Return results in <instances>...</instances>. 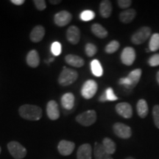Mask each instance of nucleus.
Returning a JSON list of instances; mask_svg holds the SVG:
<instances>
[{"label":"nucleus","mask_w":159,"mask_h":159,"mask_svg":"<svg viewBox=\"0 0 159 159\" xmlns=\"http://www.w3.org/2000/svg\"><path fill=\"white\" fill-rule=\"evenodd\" d=\"M21 117L30 121H38L42 117V109L37 105L26 104L23 105L19 109Z\"/></svg>","instance_id":"1"},{"label":"nucleus","mask_w":159,"mask_h":159,"mask_svg":"<svg viewBox=\"0 0 159 159\" xmlns=\"http://www.w3.org/2000/svg\"><path fill=\"white\" fill-rule=\"evenodd\" d=\"M78 77V73L74 69L63 67L58 77V83L62 86H67L74 83Z\"/></svg>","instance_id":"2"},{"label":"nucleus","mask_w":159,"mask_h":159,"mask_svg":"<svg viewBox=\"0 0 159 159\" xmlns=\"http://www.w3.org/2000/svg\"><path fill=\"white\" fill-rule=\"evenodd\" d=\"M151 35V28L147 26L141 27L135 32L131 36V41L136 45L144 43Z\"/></svg>","instance_id":"3"},{"label":"nucleus","mask_w":159,"mask_h":159,"mask_svg":"<svg viewBox=\"0 0 159 159\" xmlns=\"http://www.w3.org/2000/svg\"><path fill=\"white\" fill-rule=\"evenodd\" d=\"M97 113L94 110H89L77 115L76 121L79 124L85 127H89L94 124L97 121Z\"/></svg>","instance_id":"4"},{"label":"nucleus","mask_w":159,"mask_h":159,"mask_svg":"<svg viewBox=\"0 0 159 159\" xmlns=\"http://www.w3.org/2000/svg\"><path fill=\"white\" fill-rule=\"evenodd\" d=\"M97 89H98V85L96 81H94V80H88L83 85L81 89V94L83 98L89 99L94 96Z\"/></svg>","instance_id":"5"},{"label":"nucleus","mask_w":159,"mask_h":159,"mask_svg":"<svg viewBox=\"0 0 159 159\" xmlns=\"http://www.w3.org/2000/svg\"><path fill=\"white\" fill-rule=\"evenodd\" d=\"M10 153L15 159H22L27 155V150L18 142H11L7 144Z\"/></svg>","instance_id":"6"},{"label":"nucleus","mask_w":159,"mask_h":159,"mask_svg":"<svg viewBox=\"0 0 159 159\" xmlns=\"http://www.w3.org/2000/svg\"><path fill=\"white\" fill-rule=\"evenodd\" d=\"M113 130L116 136L123 139H128L132 136V130L128 125L121 122L115 123L113 126Z\"/></svg>","instance_id":"7"},{"label":"nucleus","mask_w":159,"mask_h":159,"mask_svg":"<svg viewBox=\"0 0 159 159\" xmlns=\"http://www.w3.org/2000/svg\"><path fill=\"white\" fill-rule=\"evenodd\" d=\"M136 60V51L133 47H125L121 53V61L123 64L131 66Z\"/></svg>","instance_id":"8"},{"label":"nucleus","mask_w":159,"mask_h":159,"mask_svg":"<svg viewBox=\"0 0 159 159\" xmlns=\"http://www.w3.org/2000/svg\"><path fill=\"white\" fill-rule=\"evenodd\" d=\"M72 19V15L66 11H61L57 13L54 16L55 25L58 27H64L69 25Z\"/></svg>","instance_id":"9"},{"label":"nucleus","mask_w":159,"mask_h":159,"mask_svg":"<svg viewBox=\"0 0 159 159\" xmlns=\"http://www.w3.org/2000/svg\"><path fill=\"white\" fill-rule=\"evenodd\" d=\"M117 114L125 119H130L133 116L132 106L128 102H120L116 105Z\"/></svg>","instance_id":"10"},{"label":"nucleus","mask_w":159,"mask_h":159,"mask_svg":"<svg viewBox=\"0 0 159 159\" xmlns=\"http://www.w3.org/2000/svg\"><path fill=\"white\" fill-rule=\"evenodd\" d=\"M75 148V144L74 142L66 140H62L59 142L57 150H58L60 154L63 156H67L72 153Z\"/></svg>","instance_id":"11"},{"label":"nucleus","mask_w":159,"mask_h":159,"mask_svg":"<svg viewBox=\"0 0 159 159\" xmlns=\"http://www.w3.org/2000/svg\"><path fill=\"white\" fill-rule=\"evenodd\" d=\"M66 39L71 44L76 45L80 39V31L77 26H71L66 30Z\"/></svg>","instance_id":"12"},{"label":"nucleus","mask_w":159,"mask_h":159,"mask_svg":"<svg viewBox=\"0 0 159 159\" xmlns=\"http://www.w3.org/2000/svg\"><path fill=\"white\" fill-rule=\"evenodd\" d=\"M47 114L51 120H57L60 117L58 105L55 100H50L47 103Z\"/></svg>","instance_id":"13"},{"label":"nucleus","mask_w":159,"mask_h":159,"mask_svg":"<svg viewBox=\"0 0 159 159\" xmlns=\"http://www.w3.org/2000/svg\"><path fill=\"white\" fill-rule=\"evenodd\" d=\"M45 35V29L43 26L37 25L32 30L30 35V39L31 41L34 43L40 42L42 41Z\"/></svg>","instance_id":"14"},{"label":"nucleus","mask_w":159,"mask_h":159,"mask_svg":"<svg viewBox=\"0 0 159 159\" xmlns=\"http://www.w3.org/2000/svg\"><path fill=\"white\" fill-rule=\"evenodd\" d=\"M92 148L89 144H83L78 148L77 152V159H91Z\"/></svg>","instance_id":"15"},{"label":"nucleus","mask_w":159,"mask_h":159,"mask_svg":"<svg viewBox=\"0 0 159 159\" xmlns=\"http://www.w3.org/2000/svg\"><path fill=\"white\" fill-rule=\"evenodd\" d=\"M142 71L141 69H134V71H130L128 75V78L130 80V85L128 87V89H133L138 84L139 80H140L141 77H142Z\"/></svg>","instance_id":"16"},{"label":"nucleus","mask_w":159,"mask_h":159,"mask_svg":"<svg viewBox=\"0 0 159 159\" xmlns=\"http://www.w3.org/2000/svg\"><path fill=\"white\" fill-rule=\"evenodd\" d=\"M27 63L29 66L32 68H36L39 66L40 63V57L38 52L35 49L30 50L27 55Z\"/></svg>","instance_id":"17"},{"label":"nucleus","mask_w":159,"mask_h":159,"mask_svg":"<svg viewBox=\"0 0 159 159\" xmlns=\"http://www.w3.org/2000/svg\"><path fill=\"white\" fill-rule=\"evenodd\" d=\"M112 4L108 0H103L99 5V13L105 19L110 17L112 13Z\"/></svg>","instance_id":"18"},{"label":"nucleus","mask_w":159,"mask_h":159,"mask_svg":"<svg viewBox=\"0 0 159 159\" xmlns=\"http://www.w3.org/2000/svg\"><path fill=\"white\" fill-rule=\"evenodd\" d=\"M136 12L134 9L130 8L125 10L119 13V19L124 24H129L135 19Z\"/></svg>","instance_id":"19"},{"label":"nucleus","mask_w":159,"mask_h":159,"mask_svg":"<svg viewBox=\"0 0 159 159\" xmlns=\"http://www.w3.org/2000/svg\"><path fill=\"white\" fill-rule=\"evenodd\" d=\"M65 61L69 65L73 67H77V68L82 67L85 63L84 60L82 57L78 56V55L72 54L67 55L65 57Z\"/></svg>","instance_id":"20"},{"label":"nucleus","mask_w":159,"mask_h":159,"mask_svg":"<svg viewBox=\"0 0 159 159\" xmlns=\"http://www.w3.org/2000/svg\"><path fill=\"white\" fill-rule=\"evenodd\" d=\"M75 96L72 93H66L61 97V105L66 110H71L75 105Z\"/></svg>","instance_id":"21"},{"label":"nucleus","mask_w":159,"mask_h":159,"mask_svg":"<svg viewBox=\"0 0 159 159\" xmlns=\"http://www.w3.org/2000/svg\"><path fill=\"white\" fill-rule=\"evenodd\" d=\"M94 155L95 159H114L111 155L105 152L102 145L97 142L95 143L94 145Z\"/></svg>","instance_id":"22"},{"label":"nucleus","mask_w":159,"mask_h":159,"mask_svg":"<svg viewBox=\"0 0 159 159\" xmlns=\"http://www.w3.org/2000/svg\"><path fill=\"white\" fill-rule=\"evenodd\" d=\"M136 110L137 113H138V115L139 117H141V118L144 119L148 116L149 108L148 102H147V101L145 100V99H139L136 105Z\"/></svg>","instance_id":"23"},{"label":"nucleus","mask_w":159,"mask_h":159,"mask_svg":"<svg viewBox=\"0 0 159 159\" xmlns=\"http://www.w3.org/2000/svg\"><path fill=\"white\" fill-rule=\"evenodd\" d=\"M91 30L93 33V34L98 37L99 39H105L108 36V31L99 24L96 23L91 25Z\"/></svg>","instance_id":"24"},{"label":"nucleus","mask_w":159,"mask_h":159,"mask_svg":"<svg viewBox=\"0 0 159 159\" xmlns=\"http://www.w3.org/2000/svg\"><path fill=\"white\" fill-rule=\"evenodd\" d=\"M102 147L104 148V150H105V152L107 153H108L109 155H112L114 154L115 152H116V143H115L112 139H111L110 138H105L102 140Z\"/></svg>","instance_id":"25"},{"label":"nucleus","mask_w":159,"mask_h":159,"mask_svg":"<svg viewBox=\"0 0 159 159\" xmlns=\"http://www.w3.org/2000/svg\"><path fill=\"white\" fill-rule=\"evenodd\" d=\"M91 69L93 75L96 77H101L103 74L102 65L98 60H93L91 62Z\"/></svg>","instance_id":"26"},{"label":"nucleus","mask_w":159,"mask_h":159,"mask_svg":"<svg viewBox=\"0 0 159 159\" xmlns=\"http://www.w3.org/2000/svg\"><path fill=\"white\" fill-rule=\"evenodd\" d=\"M150 51L156 52L159 49V33H154L150 38L149 42Z\"/></svg>","instance_id":"27"},{"label":"nucleus","mask_w":159,"mask_h":159,"mask_svg":"<svg viewBox=\"0 0 159 159\" xmlns=\"http://www.w3.org/2000/svg\"><path fill=\"white\" fill-rule=\"evenodd\" d=\"M119 47H120V43H119V41L114 40V41H111L108 44H107L105 50L108 54H112V53L116 52L118 50Z\"/></svg>","instance_id":"28"},{"label":"nucleus","mask_w":159,"mask_h":159,"mask_svg":"<svg viewBox=\"0 0 159 159\" xmlns=\"http://www.w3.org/2000/svg\"><path fill=\"white\" fill-rule=\"evenodd\" d=\"M95 17V13L94 11H90V10H85L83 11L80 15V18L83 21H89L91 20L94 19Z\"/></svg>","instance_id":"29"},{"label":"nucleus","mask_w":159,"mask_h":159,"mask_svg":"<svg viewBox=\"0 0 159 159\" xmlns=\"http://www.w3.org/2000/svg\"><path fill=\"white\" fill-rule=\"evenodd\" d=\"M85 52L87 56H94L97 52V47L94 44H93V43H88L85 47Z\"/></svg>","instance_id":"30"},{"label":"nucleus","mask_w":159,"mask_h":159,"mask_svg":"<svg viewBox=\"0 0 159 159\" xmlns=\"http://www.w3.org/2000/svg\"><path fill=\"white\" fill-rule=\"evenodd\" d=\"M152 117L154 124L157 128L159 129V105H156L152 109Z\"/></svg>","instance_id":"31"},{"label":"nucleus","mask_w":159,"mask_h":159,"mask_svg":"<svg viewBox=\"0 0 159 159\" xmlns=\"http://www.w3.org/2000/svg\"><path fill=\"white\" fill-rule=\"evenodd\" d=\"M51 52L53 55L55 56H58L61 53V44L57 41L52 43L51 46Z\"/></svg>","instance_id":"32"},{"label":"nucleus","mask_w":159,"mask_h":159,"mask_svg":"<svg viewBox=\"0 0 159 159\" xmlns=\"http://www.w3.org/2000/svg\"><path fill=\"white\" fill-rule=\"evenodd\" d=\"M148 63L150 66H159V53L152 55L148 59Z\"/></svg>","instance_id":"33"},{"label":"nucleus","mask_w":159,"mask_h":159,"mask_svg":"<svg viewBox=\"0 0 159 159\" xmlns=\"http://www.w3.org/2000/svg\"><path fill=\"white\" fill-rule=\"evenodd\" d=\"M105 94H106V97L108 101H116L118 99V97H117L116 95H115L114 90H113L112 88H108L105 91Z\"/></svg>","instance_id":"34"},{"label":"nucleus","mask_w":159,"mask_h":159,"mask_svg":"<svg viewBox=\"0 0 159 159\" xmlns=\"http://www.w3.org/2000/svg\"><path fill=\"white\" fill-rule=\"evenodd\" d=\"M33 3H34L35 7H36L38 11H42L47 7V4H46V2L44 0H34Z\"/></svg>","instance_id":"35"},{"label":"nucleus","mask_w":159,"mask_h":159,"mask_svg":"<svg viewBox=\"0 0 159 159\" xmlns=\"http://www.w3.org/2000/svg\"><path fill=\"white\" fill-rule=\"evenodd\" d=\"M117 3L120 8L127 10V8H129V7L132 5V1L131 0H118Z\"/></svg>","instance_id":"36"},{"label":"nucleus","mask_w":159,"mask_h":159,"mask_svg":"<svg viewBox=\"0 0 159 159\" xmlns=\"http://www.w3.org/2000/svg\"><path fill=\"white\" fill-rule=\"evenodd\" d=\"M11 2L13 3V5H15L19 6V5H23V4L25 2V0H11Z\"/></svg>","instance_id":"37"},{"label":"nucleus","mask_w":159,"mask_h":159,"mask_svg":"<svg viewBox=\"0 0 159 159\" xmlns=\"http://www.w3.org/2000/svg\"><path fill=\"white\" fill-rule=\"evenodd\" d=\"M99 102H106V101H108V99H107V97H106V94H105V91L102 93V95L99 97Z\"/></svg>","instance_id":"38"},{"label":"nucleus","mask_w":159,"mask_h":159,"mask_svg":"<svg viewBox=\"0 0 159 159\" xmlns=\"http://www.w3.org/2000/svg\"><path fill=\"white\" fill-rule=\"evenodd\" d=\"M49 2L52 4V5H58V4L61 2V0H57V1H55V0H50Z\"/></svg>","instance_id":"39"},{"label":"nucleus","mask_w":159,"mask_h":159,"mask_svg":"<svg viewBox=\"0 0 159 159\" xmlns=\"http://www.w3.org/2000/svg\"><path fill=\"white\" fill-rule=\"evenodd\" d=\"M156 80H157V82H158V85H159V71L157 72V74H156Z\"/></svg>","instance_id":"40"},{"label":"nucleus","mask_w":159,"mask_h":159,"mask_svg":"<svg viewBox=\"0 0 159 159\" xmlns=\"http://www.w3.org/2000/svg\"><path fill=\"white\" fill-rule=\"evenodd\" d=\"M125 159H136V158H134V157H132V156H129V157H127Z\"/></svg>","instance_id":"41"},{"label":"nucleus","mask_w":159,"mask_h":159,"mask_svg":"<svg viewBox=\"0 0 159 159\" xmlns=\"http://www.w3.org/2000/svg\"><path fill=\"white\" fill-rule=\"evenodd\" d=\"M53 61H54V57H52V58L49 59V62H52Z\"/></svg>","instance_id":"42"},{"label":"nucleus","mask_w":159,"mask_h":159,"mask_svg":"<svg viewBox=\"0 0 159 159\" xmlns=\"http://www.w3.org/2000/svg\"><path fill=\"white\" fill-rule=\"evenodd\" d=\"M1 150H1V147H0V153H1Z\"/></svg>","instance_id":"43"}]
</instances>
